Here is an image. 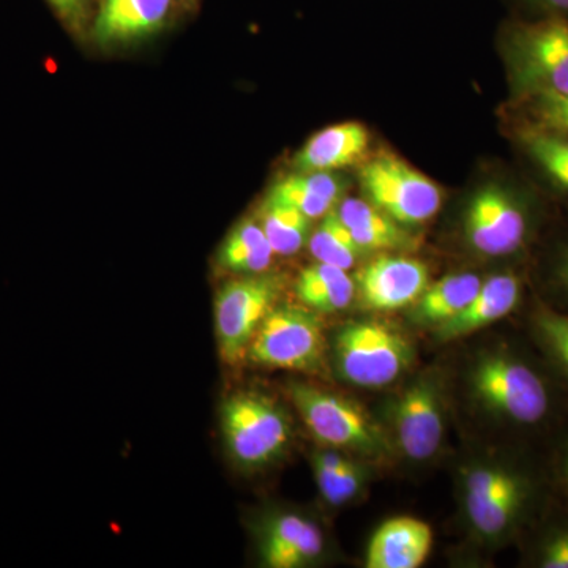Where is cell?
Masks as SVG:
<instances>
[{
  "label": "cell",
  "mask_w": 568,
  "mask_h": 568,
  "mask_svg": "<svg viewBox=\"0 0 568 568\" xmlns=\"http://www.w3.org/2000/svg\"><path fill=\"white\" fill-rule=\"evenodd\" d=\"M317 488L325 503L339 507L351 503L364 488L365 469L332 450L316 452L312 458Z\"/></svg>",
  "instance_id": "cell-24"
},
{
  "label": "cell",
  "mask_w": 568,
  "mask_h": 568,
  "mask_svg": "<svg viewBox=\"0 0 568 568\" xmlns=\"http://www.w3.org/2000/svg\"><path fill=\"white\" fill-rule=\"evenodd\" d=\"M477 398L497 416L534 425L547 416L549 395L536 369L507 354L484 355L473 369Z\"/></svg>",
  "instance_id": "cell-6"
},
{
  "label": "cell",
  "mask_w": 568,
  "mask_h": 568,
  "mask_svg": "<svg viewBox=\"0 0 568 568\" xmlns=\"http://www.w3.org/2000/svg\"><path fill=\"white\" fill-rule=\"evenodd\" d=\"M338 216L364 252H395L413 245V239L390 216L364 200L339 203Z\"/></svg>",
  "instance_id": "cell-18"
},
{
  "label": "cell",
  "mask_w": 568,
  "mask_h": 568,
  "mask_svg": "<svg viewBox=\"0 0 568 568\" xmlns=\"http://www.w3.org/2000/svg\"><path fill=\"white\" fill-rule=\"evenodd\" d=\"M538 566L568 568V529L558 530L545 541L538 556Z\"/></svg>",
  "instance_id": "cell-29"
},
{
  "label": "cell",
  "mask_w": 568,
  "mask_h": 568,
  "mask_svg": "<svg viewBox=\"0 0 568 568\" xmlns=\"http://www.w3.org/2000/svg\"><path fill=\"white\" fill-rule=\"evenodd\" d=\"M355 287L366 308L396 312L416 304L425 293L428 268L414 257L384 254L358 271Z\"/></svg>",
  "instance_id": "cell-12"
},
{
  "label": "cell",
  "mask_w": 568,
  "mask_h": 568,
  "mask_svg": "<svg viewBox=\"0 0 568 568\" xmlns=\"http://www.w3.org/2000/svg\"><path fill=\"white\" fill-rule=\"evenodd\" d=\"M278 293L280 282L274 276H248L224 284L215 301L216 339L224 362L234 364L246 353Z\"/></svg>",
  "instance_id": "cell-10"
},
{
  "label": "cell",
  "mask_w": 568,
  "mask_h": 568,
  "mask_svg": "<svg viewBox=\"0 0 568 568\" xmlns=\"http://www.w3.org/2000/svg\"><path fill=\"white\" fill-rule=\"evenodd\" d=\"M529 481L503 466H477L465 476L467 518L478 536L496 540L515 528L529 500Z\"/></svg>",
  "instance_id": "cell-9"
},
{
  "label": "cell",
  "mask_w": 568,
  "mask_h": 568,
  "mask_svg": "<svg viewBox=\"0 0 568 568\" xmlns=\"http://www.w3.org/2000/svg\"><path fill=\"white\" fill-rule=\"evenodd\" d=\"M295 294L302 304L317 313H336L353 302L355 283L347 271L316 263L301 272L295 283Z\"/></svg>",
  "instance_id": "cell-21"
},
{
  "label": "cell",
  "mask_w": 568,
  "mask_h": 568,
  "mask_svg": "<svg viewBox=\"0 0 568 568\" xmlns=\"http://www.w3.org/2000/svg\"><path fill=\"white\" fill-rule=\"evenodd\" d=\"M342 194V182L331 173H298L275 183L268 197L293 205L308 219L315 220L334 211Z\"/></svg>",
  "instance_id": "cell-19"
},
{
  "label": "cell",
  "mask_w": 568,
  "mask_h": 568,
  "mask_svg": "<svg viewBox=\"0 0 568 568\" xmlns=\"http://www.w3.org/2000/svg\"><path fill=\"white\" fill-rule=\"evenodd\" d=\"M506 62L514 100L568 95V18L515 22L507 33Z\"/></svg>",
  "instance_id": "cell-1"
},
{
  "label": "cell",
  "mask_w": 568,
  "mask_h": 568,
  "mask_svg": "<svg viewBox=\"0 0 568 568\" xmlns=\"http://www.w3.org/2000/svg\"><path fill=\"white\" fill-rule=\"evenodd\" d=\"M173 0H102L93 21V39L102 47H122L149 39L170 18Z\"/></svg>",
  "instance_id": "cell-13"
},
{
  "label": "cell",
  "mask_w": 568,
  "mask_h": 568,
  "mask_svg": "<svg viewBox=\"0 0 568 568\" xmlns=\"http://www.w3.org/2000/svg\"><path fill=\"white\" fill-rule=\"evenodd\" d=\"M312 219L293 205L267 197L264 205L263 230L275 254L297 253L305 245Z\"/></svg>",
  "instance_id": "cell-25"
},
{
  "label": "cell",
  "mask_w": 568,
  "mask_h": 568,
  "mask_svg": "<svg viewBox=\"0 0 568 568\" xmlns=\"http://www.w3.org/2000/svg\"><path fill=\"white\" fill-rule=\"evenodd\" d=\"M396 444L414 462L435 457L444 439V410L439 390L418 379L398 396L392 409Z\"/></svg>",
  "instance_id": "cell-11"
},
{
  "label": "cell",
  "mask_w": 568,
  "mask_h": 568,
  "mask_svg": "<svg viewBox=\"0 0 568 568\" xmlns=\"http://www.w3.org/2000/svg\"><path fill=\"white\" fill-rule=\"evenodd\" d=\"M564 478H566V484L568 488V444L566 447V454H564Z\"/></svg>",
  "instance_id": "cell-33"
},
{
  "label": "cell",
  "mask_w": 568,
  "mask_h": 568,
  "mask_svg": "<svg viewBox=\"0 0 568 568\" xmlns=\"http://www.w3.org/2000/svg\"><path fill=\"white\" fill-rule=\"evenodd\" d=\"M324 537L315 523L298 515H278L265 523L260 552L265 567L301 568L320 559Z\"/></svg>",
  "instance_id": "cell-14"
},
{
  "label": "cell",
  "mask_w": 568,
  "mask_h": 568,
  "mask_svg": "<svg viewBox=\"0 0 568 568\" xmlns=\"http://www.w3.org/2000/svg\"><path fill=\"white\" fill-rule=\"evenodd\" d=\"M334 347L339 376L357 387H386L414 361V349L406 336L372 321L345 325L336 334Z\"/></svg>",
  "instance_id": "cell-4"
},
{
  "label": "cell",
  "mask_w": 568,
  "mask_h": 568,
  "mask_svg": "<svg viewBox=\"0 0 568 568\" xmlns=\"http://www.w3.org/2000/svg\"><path fill=\"white\" fill-rule=\"evenodd\" d=\"M63 21L73 28H80L88 13L89 0H48Z\"/></svg>",
  "instance_id": "cell-30"
},
{
  "label": "cell",
  "mask_w": 568,
  "mask_h": 568,
  "mask_svg": "<svg viewBox=\"0 0 568 568\" xmlns=\"http://www.w3.org/2000/svg\"><path fill=\"white\" fill-rule=\"evenodd\" d=\"M310 252L316 257L317 263L349 271L364 250L354 241L353 234L339 219L338 212L331 211L324 215L323 223L310 239Z\"/></svg>",
  "instance_id": "cell-26"
},
{
  "label": "cell",
  "mask_w": 568,
  "mask_h": 568,
  "mask_svg": "<svg viewBox=\"0 0 568 568\" xmlns=\"http://www.w3.org/2000/svg\"><path fill=\"white\" fill-rule=\"evenodd\" d=\"M537 334L568 379V315L541 308L536 316Z\"/></svg>",
  "instance_id": "cell-28"
},
{
  "label": "cell",
  "mask_w": 568,
  "mask_h": 568,
  "mask_svg": "<svg viewBox=\"0 0 568 568\" xmlns=\"http://www.w3.org/2000/svg\"><path fill=\"white\" fill-rule=\"evenodd\" d=\"M534 9L540 11V17L568 18V0H528Z\"/></svg>",
  "instance_id": "cell-31"
},
{
  "label": "cell",
  "mask_w": 568,
  "mask_h": 568,
  "mask_svg": "<svg viewBox=\"0 0 568 568\" xmlns=\"http://www.w3.org/2000/svg\"><path fill=\"white\" fill-rule=\"evenodd\" d=\"M517 141L529 162L559 192L568 194V134L515 126Z\"/></svg>",
  "instance_id": "cell-23"
},
{
  "label": "cell",
  "mask_w": 568,
  "mask_h": 568,
  "mask_svg": "<svg viewBox=\"0 0 568 568\" xmlns=\"http://www.w3.org/2000/svg\"><path fill=\"white\" fill-rule=\"evenodd\" d=\"M324 347L323 324L315 313L280 305L264 317L246 353L254 364L310 372L323 362Z\"/></svg>",
  "instance_id": "cell-7"
},
{
  "label": "cell",
  "mask_w": 568,
  "mask_h": 568,
  "mask_svg": "<svg viewBox=\"0 0 568 568\" xmlns=\"http://www.w3.org/2000/svg\"><path fill=\"white\" fill-rule=\"evenodd\" d=\"M515 126L568 134V95H536L511 100Z\"/></svg>",
  "instance_id": "cell-27"
},
{
  "label": "cell",
  "mask_w": 568,
  "mask_h": 568,
  "mask_svg": "<svg viewBox=\"0 0 568 568\" xmlns=\"http://www.w3.org/2000/svg\"><path fill=\"white\" fill-rule=\"evenodd\" d=\"M532 230L530 204L518 190L488 183L470 201L465 220L467 241L485 256H508L525 248Z\"/></svg>",
  "instance_id": "cell-8"
},
{
  "label": "cell",
  "mask_w": 568,
  "mask_h": 568,
  "mask_svg": "<svg viewBox=\"0 0 568 568\" xmlns=\"http://www.w3.org/2000/svg\"><path fill=\"white\" fill-rule=\"evenodd\" d=\"M290 394L310 432L325 446L366 458L390 455L386 432L355 403L306 384H293Z\"/></svg>",
  "instance_id": "cell-2"
},
{
  "label": "cell",
  "mask_w": 568,
  "mask_h": 568,
  "mask_svg": "<svg viewBox=\"0 0 568 568\" xmlns=\"http://www.w3.org/2000/svg\"><path fill=\"white\" fill-rule=\"evenodd\" d=\"M274 254L263 226L246 220L227 235L219 261L223 268L234 274H261L267 271Z\"/></svg>",
  "instance_id": "cell-22"
},
{
  "label": "cell",
  "mask_w": 568,
  "mask_h": 568,
  "mask_svg": "<svg viewBox=\"0 0 568 568\" xmlns=\"http://www.w3.org/2000/svg\"><path fill=\"white\" fill-rule=\"evenodd\" d=\"M481 283L480 276L466 272L447 275L435 284H428L414 305V321L439 325L458 316L476 297Z\"/></svg>",
  "instance_id": "cell-20"
},
{
  "label": "cell",
  "mask_w": 568,
  "mask_h": 568,
  "mask_svg": "<svg viewBox=\"0 0 568 568\" xmlns=\"http://www.w3.org/2000/svg\"><path fill=\"white\" fill-rule=\"evenodd\" d=\"M433 532L420 519L392 518L377 528L366 548L368 568H417L432 551Z\"/></svg>",
  "instance_id": "cell-15"
},
{
  "label": "cell",
  "mask_w": 568,
  "mask_h": 568,
  "mask_svg": "<svg viewBox=\"0 0 568 568\" xmlns=\"http://www.w3.org/2000/svg\"><path fill=\"white\" fill-rule=\"evenodd\" d=\"M368 145V130L362 123H338L306 142L295 155L294 166L298 173H332L361 162Z\"/></svg>",
  "instance_id": "cell-17"
},
{
  "label": "cell",
  "mask_w": 568,
  "mask_h": 568,
  "mask_svg": "<svg viewBox=\"0 0 568 568\" xmlns=\"http://www.w3.org/2000/svg\"><path fill=\"white\" fill-rule=\"evenodd\" d=\"M521 298V280L514 274L489 276L469 305L446 323L437 325L440 339L462 338L510 315Z\"/></svg>",
  "instance_id": "cell-16"
},
{
  "label": "cell",
  "mask_w": 568,
  "mask_h": 568,
  "mask_svg": "<svg viewBox=\"0 0 568 568\" xmlns=\"http://www.w3.org/2000/svg\"><path fill=\"white\" fill-rule=\"evenodd\" d=\"M366 201L402 226L432 220L443 204V192L432 179L392 153L366 162L361 170Z\"/></svg>",
  "instance_id": "cell-5"
},
{
  "label": "cell",
  "mask_w": 568,
  "mask_h": 568,
  "mask_svg": "<svg viewBox=\"0 0 568 568\" xmlns=\"http://www.w3.org/2000/svg\"><path fill=\"white\" fill-rule=\"evenodd\" d=\"M552 280L568 295V244L564 245L552 264Z\"/></svg>",
  "instance_id": "cell-32"
},
{
  "label": "cell",
  "mask_w": 568,
  "mask_h": 568,
  "mask_svg": "<svg viewBox=\"0 0 568 568\" xmlns=\"http://www.w3.org/2000/svg\"><path fill=\"white\" fill-rule=\"evenodd\" d=\"M183 2H185V3H194V2H196V0H183Z\"/></svg>",
  "instance_id": "cell-34"
},
{
  "label": "cell",
  "mask_w": 568,
  "mask_h": 568,
  "mask_svg": "<svg viewBox=\"0 0 568 568\" xmlns=\"http://www.w3.org/2000/svg\"><path fill=\"white\" fill-rule=\"evenodd\" d=\"M222 429L231 459L248 470L276 462L291 439L290 420L282 407L252 392L224 399Z\"/></svg>",
  "instance_id": "cell-3"
}]
</instances>
